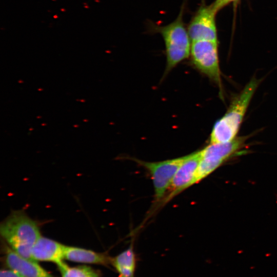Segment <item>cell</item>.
<instances>
[{
	"label": "cell",
	"instance_id": "2",
	"mask_svg": "<svg viewBox=\"0 0 277 277\" xmlns=\"http://www.w3.org/2000/svg\"><path fill=\"white\" fill-rule=\"evenodd\" d=\"M0 232L13 250L25 258L33 260L31 250L41 236L36 221L22 210L14 211L1 224Z\"/></svg>",
	"mask_w": 277,
	"mask_h": 277
},
{
	"label": "cell",
	"instance_id": "7",
	"mask_svg": "<svg viewBox=\"0 0 277 277\" xmlns=\"http://www.w3.org/2000/svg\"><path fill=\"white\" fill-rule=\"evenodd\" d=\"M200 157V151L187 155V158L175 174L163 198L159 202L153 204L152 209H150L151 215L178 194L194 185Z\"/></svg>",
	"mask_w": 277,
	"mask_h": 277
},
{
	"label": "cell",
	"instance_id": "5",
	"mask_svg": "<svg viewBox=\"0 0 277 277\" xmlns=\"http://www.w3.org/2000/svg\"><path fill=\"white\" fill-rule=\"evenodd\" d=\"M245 139L235 137L223 143H210L200 150L201 157L195 181L199 183L217 168L226 160L238 152L244 145Z\"/></svg>",
	"mask_w": 277,
	"mask_h": 277
},
{
	"label": "cell",
	"instance_id": "13",
	"mask_svg": "<svg viewBox=\"0 0 277 277\" xmlns=\"http://www.w3.org/2000/svg\"><path fill=\"white\" fill-rule=\"evenodd\" d=\"M57 266L62 277H101L97 271L89 266L69 267L64 261Z\"/></svg>",
	"mask_w": 277,
	"mask_h": 277
},
{
	"label": "cell",
	"instance_id": "10",
	"mask_svg": "<svg viewBox=\"0 0 277 277\" xmlns=\"http://www.w3.org/2000/svg\"><path fill=\"white\" fill-rule=\"evenodd\" d=\"M66 246L52 239L41 236L33 245L31 256L35 261H47L57 265L63 262Z\"/></svg>",
	"mask_w": 277,
	"mask_h": 277
},
{
	"label": "cell",
	"instance_id": "12",
	"mask_svg": "<svg viewBox=\"0 0 277 277\" xmlns=\"http://www.w3.org/2000/svg\"><path fill=\"white\" fill-rule=\"evenodd\" d=\"M133 242L134 239H132L126 249L112 258L111 265L115 268L118 277H134L136 258Z\"/></svg>",
	"mask_w": 277,
	"mask_h": 277
},
{
	"label": "cell",
	"instance_id": "1",
	"mask_svg": "<svg viewBox=\"0 0 277 277\" xmlns=\"http://www.w3.org/2000/svg\"><path fill=\"white\" fill-rule=\"evenodd\" d=\"M186 1H184L177 17L170 24L159 26L149 24L150 32L160 33L164 41L166 65L164 75H167L180 63L190 56L191 41L185 24L183 16Z\"/></svg>",
	"mask_w": 277,
	"mask_h": 277
},
{
	"label": "cell",
	"instance_id": "14",
	"mask_svg": "<svg viewBox=\"0 0 277 277\" xmlns=\"http://www.w3.org/2000/svg\"><path fill=\"white\" fill-rule=\"evenodd\" d=\"M235 0H215L211 4L215 11L217 12L229 3Z\"/></svg>",
	"mask_w": 277,
	"mask_h": 277
},
{
	"label": "cell",
	"instance_id": "9",
	"mask_svg": "<svg viewBox=\"0 0 277 277\" xmlns=\"http://www.w3.org/2000/svg\"><path fill=\"white\" fill-rule=\"evenodd\" d=\"M5 262L7 266L24 277H53L37 261L25 258L10 247H6Z\"/></svg>",
	"mask_w": 277,
	"mask_h": 277
},
{
	"label": "cell",
	"instance_id": "6",
	"mask_svg": "<svg viewBox=\"0 0 277 277\" xmlns=\"http://www.w3.org/2000/svg\"><path fill=\"white\" fill-rule=\"evenodd\" d=\"M187 155L159 162H147L130 157L147 170L151 176L154 190V204L159 202L166 192L176 171Z\"/></svg>",
	"mask_w": 277,
	"mask_h": 277
},
{
	"label": "cell",
	"instance_id": "3",
	"mask_svg": "<svg viewBox=\"0 0 277 277\" xmlns=\"http://www.w3.org/2000/svg\"><path fill=\"white\" fill-rule=\"evenodd\" d=\"M259 83L253 78L233 100L224 115L214 124L210 134V143H226L236 137Z\"/></svg>",
	"mask_w": 277,
	"mask_h": 277
},
{
	"label": "cell",
	"instance_id": "8",
	"mask_svg": "<svg viewBox=\"0 0 277 277\" xmlns=\"http://www.w3.org/2000/svg\"><path fill=\"white\" fill-rule=\"evenodd\" d=\"M216 13L211 4H202L199 7L187 26L191 42L211 41L218 42L215 24Z\"/></svg>",
	"mask_w": 277,
	"mask_h": 277
},
{
	"label": "cell",
	"instance_id": "11",
	"mask_svg": "<svg viewBox=\"0 0 277 277\" xmlns=\"http://www.w3.org/2000/svg\"><path fill=\"white\" fill-rule=\"evenodd\" d=\"M64 259L72 262L108 266L112 258L106 253H99L80 247L66 246Z\"/></svg>",
	"mask_w": 277,
	"mask_h": 277
},
{
	"label": "cell",
	"instance_id": "15",
	"mask_svg": "<svg viewBox=\"0 0 277 277\" xmlns=\"http://www.w3.org/2000/svg\"><path fill=\"white\" fill-rule=\"evenodd\" d=\"M0 277H24L16 272L9 269H2L0 272Z\"/></svg>",
	"mask_w": 277,
	"mask_h": 277
},
{
	"label": "cell",
	"instance_id": "4",
	"mask_svg": "<svg viewBox=\"0 0 277 277\" xmlns=\"http://www.w3.org/2000/svg\"><path fill=\"white\" fill-rule=\"evenodd\" d=\"M192 65L206 75L219 87L222 86L218 55V42L211 41L191 42L190 56Z\"/></svg>",
	"mask_w": 277,
	"mask_h": 277
}]
</instances>
